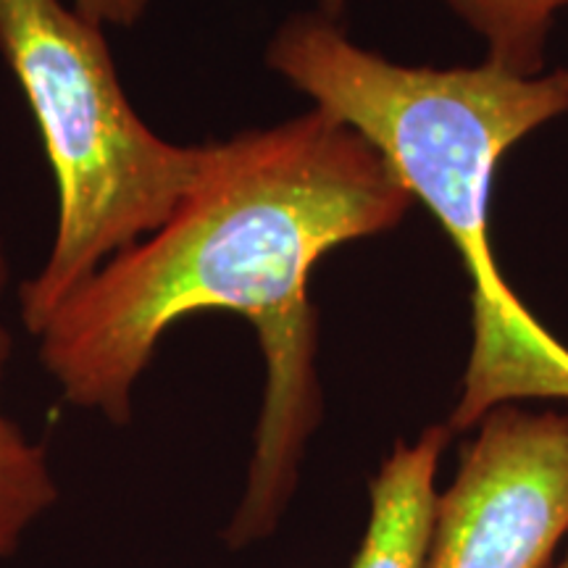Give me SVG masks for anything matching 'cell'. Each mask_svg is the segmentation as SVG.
<instances>
[{
	"mask_svg": "<svg viewBox=\"0 0 568 568\" xmlns=\"http://www.w3.org/2000/svg\"><path fill=\"white\" fill-rule=\"evenodd\" d=\"M410 203L389 163L322 109L205 142L201 174L172 216L42 326V366L71 406L126 424L134 385L176 322L203 311L247 318L266 393L247 489L226 531L243 548L276 527L322 418L311 274L335 247L393 230Z\"/></svg>",
	"mask_w": 568,
	"mask_h": 568,
	"instance_id": "6da1fadb",
	"label": "cell"
},
{
	"mask_svg": "<svg viewBox=\"0 0 568 568\" xmlns=\"http://www.w3.org/2000/svg\"><path fill=\"white\" fill-rule=\"evenodd\" d=\"M558 568H568V556H566V560H564V564H560Z\"/></svg>",
	"mask_w": 568,
	"mask_h": 568,
	"instance_id": "30bf717a",
	"label": "cell"
},
{
	"mask_svg": "<svg viewBox=\"0 0 568 568\" xmlns=\"http://www.w3.org/2000/svg\"><path fill=\"white\" fill-rule=\"evenodd\" d=\"M266 61L389 163L464 261L474 351L450 432L468 429L516 397L568 400V347L514 295L489 243L497 161L568 111V71L518 77L489 61L474 69L400 67L355 45L322 11L284 21Z\"/></svg>",
	"mask_w": 568,
	"mask_h": 568,
	"instance_id": "7a4b0ae2",
	"label": "cell"
},
{
	"mask_svg": "<svg viewBox=\"0 0 568 568\" xmlns=\"http://www.w3.org/2000/svg\"><path fill=\"white\" fill-rule=\"evenodd\" d=\"M9 284V258L0 240V301ZM11 355V335L0 322V379ZM59 500L45 447L32 443L0 406V558L19 548V539L34 518Z\"/></svg>",
	"mask_w": 568,
	"mask_h": 568,
	"instance_id": "8992f818",
	"label": "cell"
},
{
	"mask_svg": "<svg viewBox=\"0 0 568 568\" xmlns=\"http://www.w3.org/2000/svg\"><path fill=\"white\" fill-rule=\"evenodd\" d=\"M345 9V0H318V11L326 13V17L339 19V13Z\"/></svg>",
	"mask_w": 568,
	"mask_h": 568,
	"instance_id": "9c48e42d",
	"label": "cell"
},
{
	"mask_svg": "<svg viewBox=\"0 0 568 568\" xmlns=\"http://www.w3.org/2000/svg\"><path fill=\"white\" fill-rule=\"evenodd\" d=\"M568 531V414L497 406L437 497L424 568H548Z\"/></svg>",
	"mask_w": 568,
	"mask_h": 568,
	"instance_id": "277c9868",
	"label": "cell"
},
{
	"mask_svg": "<svg viewBox=\"0 0 568 568\" xmlns=\"http://www.w3.org/2000/svg\"><path fill=\"white\" fill-rule=\"evenodd\" d=\"M450 426H429L416 445L397 443L372 481V518L351 568H424L435 527V477Z\"/></svg>",
	"mask_w": 568,
	"mask_h": 568,
	"instance_id": "5b68a950",
	"label": "cell"
},
{
	"mask_svg": "<svg viewBox=\"0 0 568 568\" xmlns=\"http://www.w3.org/2000/svg\"><path fill=\"white\" fill-rule=\"evenodd\" d=\"M487 42L489 63L518 77H537L552 19L568 0H443Z\"/></svg>",
	"mask_w": 568,
	"mask_h": 568,
	"instance_id": "52a82bcc",
	"label": "cell"
},
{
	"mask_svg": "<svg viewBox=\"0 0 568 568\" xmlns=\"http://www.w3.org/2000/svg\"><path fill=\"white\" fill-rule=\"evenodd\" d=\"M0 55L24 92L59 193L51 253L19 290L21 322L38 337L98 268L172 216L201 174L205 142L180 145L142 122L105 27L63 0H0Z\"/></svg>",
	"mask_w": 568,
	"mask_h": 568,
	"instance_id": "3957f363",
	"label": "cell"
},
{
	"mask_svg": "<svg viewBox=\"0 0 568 568\" xmlns=\"http://www.w3.org/2000/svg\"><path fill=\"white\" fill-rule=\"evenodd\" d=\"M71 6L101 27H132L145 17L151 0H71Z\"/></svg>",
	"mask_w": 568,
	"mask_h": 568,
	"instance_id": "ba28073f",
	"label": "cell"
}]
</instances>
